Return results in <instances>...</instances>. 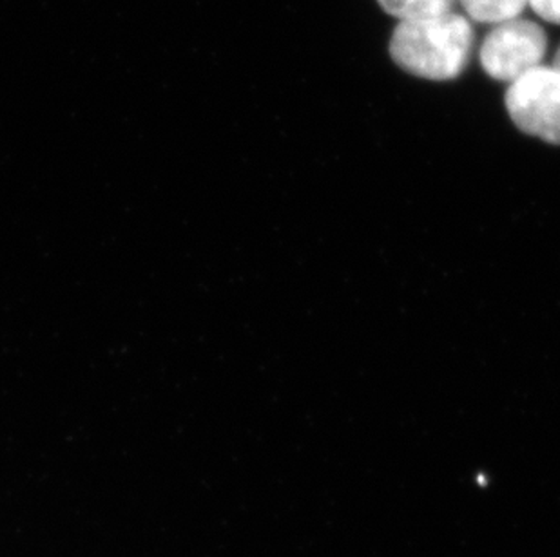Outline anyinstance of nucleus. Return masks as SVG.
I'll use <instances>...</instances> for the list:
<instances>
[{
	"mask_svg": "<svg viewBox=\"0 0 560 557\" xmlns=\"http://www.w3.org/2000/svg\"><path fill=\"white\" fill-rule=\"evenodd\" d=\"M476 33L454 11L423 21L399 22L392 33L390 55L407 73L427 80H454L474 54Z\"/></svg>",
	"mask_w": 560,
	"mask_h": 557,
	"instance_id": "obj_1",
	"label": "nucleus"
},
{
	"mask_svg": "<svg viewBox=\"0 0 560 557\" xmlns=\"http://www.w3.org/2000/svg\"><path fill=\"white\" fill-rule=\"evenodd\" d=\"M551 66H553L557 71H560V48L559 51H557L556 58H553V63H551Z\"/></svg>",
	"mask_w": 560,
	"mask_h": 557,
	"instance_id": "obj_7",
	"label": "nucleus"
},
{
	"mask_svg": "<svg viewBox=\"0 0 560 557\" xmlns=\"http://www.w3.org/2000/svg\"><path fill=\"white\" fill-rule=\"evenodd\" d=\"M466 15L482 24H499L523 15L528 0H459Z\"/></svg>",
	"mask_w": 560,
	"mask_h": 557,
	"instance_id": "obj_5",
	"label": "nucleus"
},
{
	"mask_svg": "<svg viewBox=\"0 0 560 557\" xmlns=\"http://www.w3.org/2000/svg\"><path fill=\"white\" fill-rule=\"evenodd\" d=\"M388 15L399 22L423 21L454 11L457 0H377Z\"/></svg>",
	"mask_w": 560,
	"mask_h": 557,
	"instance_id": "obj_4",
	"label": "nucleus"
},
{
	"mask_svg": "<svg viewBox=\"0 0 560 557\" xmlns=\"http://www.w3.org/2000/svg\"><path fill=\"white\" fill-rule=\"evenodd\" d=\"M528 4L540 19L560 24V0H528Z\"/></svg>",
	"mask_w": 560,
	"mask_h": 557,
	"instance_id": "obj_6",
	"label": "nucleus"
},
{
	"mask_svg": "<svg viewBox=\"0 0 560 557\" xmlns=\"http://www.w3.org/2000/svg\"><path fill=\"white\" fill-rule=\"evenodd\" d=\"M548 38L537 22L510 19L499 22L482 43L479 58L485 73L499 82L512 84L534 68L542 66Z\"/></svg>",
	"mask_w": 560,
	"mask_h": 557,
	"instance_id": "obj_3",
	"label": "nucleus"
},
{
	"mask_svg": "<svg viewBox=\"0 0 560 557\" xmlns=\"http://www.w3.org/2000/svg\"><path fill=\"white\" fill-rule=\"evenodd\" d=\"M508 115L529 137L560 145V71L539 66L510 84Z\"/></svg>",
	"mask_w": 560,
	"mask_h": 557,
	"instance_id": "obj_2",
	"label": "nucleus"
}]
</instances>
